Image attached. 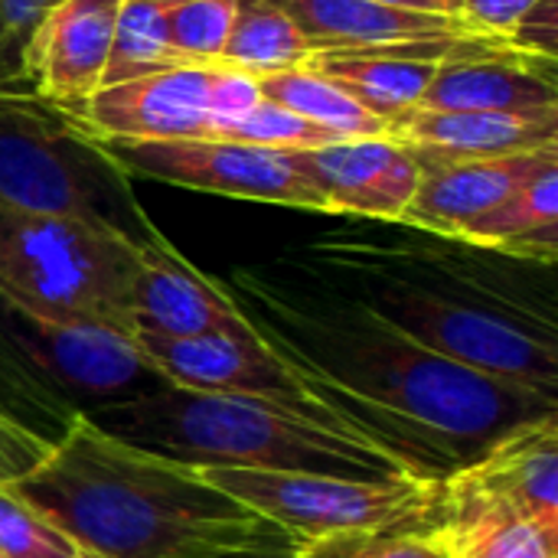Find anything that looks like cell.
Segmentation results:
<instances>
[{
  "label": "cell",
  "mask_w": 558,
  "mask_h": 558,
  "mask_svg": "<svg viewBox=\"0 0 558 558\" xmlns=\"http://www.w3.org/2000/svg\"><path fill=\"white\" fill-rule=\"evenodd\" d=\"M52 451V441L36 428L0 412V487H13L29 477Z\"/></svg>",
  "instance_id": "obj_31"
},
{
  "label": "cell",
  "mask_w": 558,
  "mask_h": 558,
  "mask_svg": "<svg viewBox=\"0 0 558 558\" xmlns=\"http://www.w3.org/2000/svg\"><path fill=\"white\" fill-rule=\"evenodd\" d=\"M226 291L311 399L422 477H451L558 396L451 363L392 330L304 265L242 268Z\"/></svg>",
  "instance_id": "obj_1"
},
{
  "label": "cell",
  "mask_w": 558,
  "mask_h": 558,
  "mask_svg": "<svg viewBox=\"0 0 558 558\" xmlns=\"http://www.w3.org/2000/svg\"><path fill=\"white\" fill-rule=\"evenodd\" d=\"M75 546L49 526L13 487H0V556L52 558L72 553Z\"/></svg>",
  "instance_id": "obj_29"
},
{
  "label": "cell",
  "mask_w": 558,
  "mask_h": 558,
  "mask_svg": "<svg viewBox=\"0 0 558 558\" xmlns=\"http://www.w3.org/2000/svg\"><path fill=\"white\" fill-rule=\"evenodd\" d=\"M196 468L213 487L255 510L301 546L333 536L445 523V481L438 477H350L216 464Z\"/></svg>",
  "instance_id": "obj_6"
},
{
  "label": "cell",
  "mask_w": 558,
  "mask_h": 558,
  "mask_svg": "<svg viewBox=\"0 0 558 558\" xmlns=\"http://www.w3.org/2000/svg\"><path fill=\"white\" fill-rule=\"evenodd\" d=\"M445 530L454 558H558V530L487 497L445 484Z\"/></svg>",
  "instance_id": "obj_22"
},
{
  "label": "cell",
  "mask_w": 558,
  "mask_h": 558,
  "mask_svg": "<svg viewBox=\"0 0 558 558\" xmlns=\"http://www.w3.org/2000/svg\"><path fill=\"white\" fill-rule=\"evenodd\" d=\"M445 484L558 530V415L523 422L500 435Z\"/></svg>",
  "instance_id": "obj_16"
},
{
  "label": "cell",
  "mask_w": 558,
  "mask_h": 558,
  "mask_svg": "<svg viewBox=\"0 0 558 558\" xmlns=\"http://www.w3.org/2000/svg\"><path fill=\"white\" fill-rule=\"evenodd\" d=\"M454 242L497 252L517 262L556 268L558 258V163L539 170L526 186L487 216L461 229Z\"/></svg>",
  "instance_id": "obj_20"
},
{
  "label": "cell",
  "mask_w": 558,
  "mask_h": 558,
  "mask_svg": "<svg viewBox=\"0 0 558 558\" xmlns=\"http://www.w3.org/2000/svg\"><path fill=\"white\" fill-rule=\"evenodd\" d=\"M399 10H415V13H438V16H461L464 0H379Z\"/></svg>",
  "instance_id": "obj_34"
},
{
  "label": "cell",
  "mask_w": 558,
  "mask_h": 558,
  "mask_svg": "<svg viewBox=\"0 0 558 558\" xmlns=\"http://www.w3.org/2000/svg\"><path fill=\"white\" fill-rule=\"evenodd\" d=\"M36 101L39 98L23 95L20 85L0 88V203L23 213L108 222L131 232L105 206L78 157L69 154L65 137H72V131L62 118L52 121Z\"/></svg>",
  "instance_id": "obj_8"
},
{
  "label": "cell",
  "mask_w": 558,
  "mask_h": 558,
  "mask_svg": "<svg viewBox=\"0 0 558 558\" xmlns=\"http://www.w3.org/2000/svg\"><path fill=\"white\" fill-rule=\"evenodd\" d=\"M239 0H183L163 7L173 62H216L235 23Z\"/></svg>",
  "instance_id": "obj_26"
},
{
  "label": "cell",
  "mask_w": 558,
  "mask_h": 558,
  "mask_svg": "<svg viewBox=\"0 0 558 558\" xmlns=\"http://www.w3.org/2000/svg\"><path fill=\"white\" fill-rule=\"evenodd\" d=\"M222 59L173 62L147 75L95 88L82 105L56 111L78 141H183L213 137Z\"/></svg>",
  "instance_id": "obj_9"
},
{
  "label": "cell",
  "mask_w": 558,
  "mask_h": 558,
  "mask_svg": "<svg viewBox=\"0 0 558 558\" xmlns=\"http://www.w3.org/2000/svg\"><path fill=\"white\" fill-rule=\"evenodd\" d=\"M141 3H154V7H173V3H183V0H141Z\"/></svg>",
  "instance_id": "obj_35"
},
{
  "label": "cell",
  "mask_w": 558,
  "mask_h": 558,
  "mask_svg": "<svg viewBox=\"0 0 558 558\" xmlns=\"http://www.w3.org/2000/svg\"><path fill=\"white\" fill-rule=\"evenodd\" d=\"M134 343L144 353L147 366L157 373V379L170 389L203 392V396H248L301 412L330 415L311 399V392L298 383V376L255 333L157 337V333L134 330Z\"/></svg>",
  "instance_id": "obj_11"
},
{
  "label": "cell",
  "mask_w": 558,
  "mask_h": 558,
  "mask_svg": "<svg viewBox=\"0 0 558 558\" xmlns=\"http://www.w3.org/2000/svg\"><path fill=\"white\" fill-rule=\"evenodd\" d=\"M558 163V147L517 154V157H490V160H458L422 167V183L415 199L409 203L399 226L458 239L464 226L497 209L520 186H526L539 170Z\"/></svg>",
  "instance_id": "obj_18"
},
{
  "label": "cell",
  "mask_w": 558,
  "mask_h": 558,
  "mask_svg": "<svg viewBox=\"0 0 558 558\" xmlns=\"http://www.w3.org/2000/svg\"><path fill=\"white\" fill-rule=\"evenodd\" d=\"M121 3L124 0H56L46 10L23 56V78L39 101L65 111L101 85Z\"/></svg>",
  "instance_id": "obj_14"
},
{
  "label": "cell",
  "mask_w": 558,
  "mask_h": 558,
  "mask_svg": "<svg viewBox=\"0 0 558 558\" xmlns=\"http://www.w3.org/2000/svg\"><path fill=\"white\" fill-rule=\"evenodd\" d=\"M56 0H0V88L20 85L26 46Z\"/></svg>",
  "instance_id": "obj_30"
},
{
  "label": "cell",
  "mask_w": 558,
  "mask_h": 558,
  "mask_svg": "<svg viewBox=\"0 0 558 558\" xmlns=\"http://www.w3.org/2000/svg\"><path fill=\"white\" fill-rule=\"evenodd\" d=\"M216 141L271 147V150H317V147L337 144L343 137H337V134L304 121L301 114H294V111L262 98L248 114H242L239 121L226 124Z\"/></svg>",
  "instance_id": "obj_28"
},
{
  "label": "cell",
  "mask_w": 558,
  "mask_h": 558,
  "mask_svg": "<svg viewBox=\"0 0 558 558\" xmlns=\"http://www.w3.org/2000/svg\"><path fill=\"white\" fill-rule=\"evenodd\" d=\"M510 43L530 56H539V59H549L556 62L558 49V13L556 0H539L513 29Z\"/></svg>",
  "instance_id": "obj_32"
},
{
  "label": "cell",
  "mask_w": 558,
  "mask_h": 558,
  "mask_svg": "<svg viewBox=\"0 0 558 558\" xmlns=\"http://www.w3.org/2000/svg\"><path fill=\"white\" fill-rule=\"evenodd\" d=\"M307 69L330 78L369 114L402 124L425 98L438 62L405 56H366V52H314Z\"/></svg>",
  "instance_id": "obj_21"
},
{
  "label": "cell",
  "mask_w": 558,
  "mask_h": 558,
  "mask_svg": "<svg viewBox=\"0 0 558 558\" xmlns=\"http://www.w3.org/2000/svg\"><path fill=\"white\" fill-rule=\"evenodd\" d=\"M294 558H454L445 523L304 543Z\"/></svg>",
  "instance_id": "obj_27"
},
{
  "label": "cell",
  "mask_w": 558,
  "mask_h": 558,
  "mask_svg": "<svg viewBox=\"0 0 558 558\" xmlns=\"http://www.w3.org/2000/svg\"><path fill=\"white\" fill-rule=\"evenodd\" d=\"M422 167L517 157L558 147V108L543 111H428L415 108L396 124Z\"/></svg>",
  "instance_id": "obj_17"
},
{
  "label": "cell",
  "mask_w": 558,
  "mask_h": 558,
  "mask_svg": "<svg viewBox=\"0 0 558 558\" xmlns=\"http://www.w3.org/2000/svg\"><path fill=\"white\" fill-rule=\"evenodd\" d=\"M16 340L46 376L85 399H95L98 405L163 386L137 350L134 333L124 330L23 320V333Z\"/></svg>",
  "instance_id": "obj_15"
},
{
  "label": "cell",
  "mask_w": 558,
  "mask_h": 558,
  "mask_svg": "<svg viewBox=\"0 0 558 558\" xmlns=\"http://www.w3.org/2000/svg\"><path fill=\"white\" fill-rule=\"evenodd\" d=\"M418 108L428 111H543L558 108L556 62L513 43L438 62Z\"/></svg>",
  "instance_id": "obj_19"
},
{
  "label": "cell",
  "mask_w": 558,
  "mask_h": 558,
  "mask_svg": "<svg viewBox=\"0 0 558 558\" xmlns=\"http://www.w3.org/2000/svg\"><path fill=\"white\" fill-rule=\"evenodd\" d=\"M255 82H258V95L265 101H275V105L301 114L304 121H311V124L343 137V141L396 137V128L389 121L369 114L343 88H337L330 78H324L320 72H314L307 65L265 72V75H255Z\"/></svg>",
  "instance_id": "obj_23"
},
{
  "label": "cell",
  "mask_w": 558,
  "mask_h": 558,
  "mask_svg": "<svg viewBox=\"0 0 558 558\" xmlns=\"http://www.w3.org/2000/svg\"><path fill=\"white\" fill-rule=\"evenodd\" d=\"M137 239L0 203V301L23 320L134 333Z\"/></svg>",
  "instance_id": "obj_5"
},
{
  "label": "cell",
  "mask_w": 558,
  "mask_h": 558,
  "mask_svg": "<svg viewBox=\"0 0 558 558\" xmlns=\"http://www.w3.org/2000/svg\"><path fill=\"white\" fill-rule=\"evenodd\" d=\"M311 56H314V46L278 3L239 0L235 23L219 59L252 75H265V72L304 65Z\"/></svg>",
  "instance_id": "obj_24"
},
{
  "label": "cell",
  "mask_w": 558,
  "mask_h": 558,
  "mask_svg": "<svg viewBox=\"0 0 558 558\" xmlns=\"http://www.w3.org/2000/svg\"><path fill=\"white\" fill-rule=\"evenodd\" d=\"M105 163L128 177H147L157 183L271 203L288 209L324 213L317 190L298 170L291 150L232 144V141H82Z\"/></svg>",
  "instance_id": "obj_7"
},
{
  "label": "cell",
  "mask_w": 558,
  "mask_h": 558,
  "mask_svg": "<svg viewBox=\"0 0 558 558\" xmlns=\"http://www.w3.org/2000/svg\"><path fill=\"white\" fill-rule=\"evenodd\" d=\"M13 490L88 558H294L301 543L213 487L196 464L134 448L72 412Z\"/></svg>",
  "instance_id": "obj_2"
},
{
  "label": "cell",
  "mask_w": 558,
  "mask_h": 558,
  "mask_svg": "<svg viewBox=\"0 0 558 558\" xmlns=\"http://www.w3.org/2000/svg\"><path fill=\"white\" fill-rule=\"evenodd\" d=\"M0 558H3V556H0Z\"/></svg>",
  "instance_id": "obj_37"
},
{
  "label": "cell",
  "mask_w": 558,
  "mask_h": 558,
  "mask_svg": "<svg viewBox=\"0 0 558 558\" xmlns=\"http://www.w3.org/2000/svg\"><path fill=\"white\" fill-rule=\"evenodd\" d=\"M307 36L314 52H366L448 62L484 52L510 39H497L471 26L464 16H438L399 10L379 0H271Z\"/></svg>",
  "instance_id": "obj_10"
},
{
  "label": "cell",
  "mask_w": 558,
  "mask_h": 558,
  "mask_svg": "<svg viewBox=\"0 0 558 558\" xmlns=\"http://www.w3.org/2000/svg\"><path fill=\"white\" fill-rule=\"evenodd\" d=\"M163 65H173V52H170V43H167L163 7L141 3V0H124L121 10H118L114 39H111L108 62H105L98 88L147 75V72L163 69Z\"/></svg>",
  "instance_id": "obj_25"
},
{
  "label": "cell",
  "mask_w": 558,
  "mask_h": 558,
  "mask_svg": "<svg viewBox=\"0 0 558 558\" xmlns=\"http://www.w3.org/2000/svg\"><path fill=\"white\" fill-rule=\"evenodd\" d=\"M539 0H464V10L461 16L477 26L481 33L487 36H497V39H510L517 23L536 7Z\"/></svg>",
  "instance_id": "obj_33"
},
{
  "label": "cell",
  "mask_w": 558,
  "mask_h": 558,
  "mask_svg": "<svg viewBox=\"0 0 558 558\" xmlns=\"http://www.w3.org/2000/svg\"><path fill=\"white\" fill-rule=\"evenodd\" d=\"M52 558H88V556H82L78 549H72V553H62V556H52Z\"/></svg>",
  "instance_id": "obj_36"
},
{
  "label": "cell",
  "mask_w": 558,
  "mask_h": 558,
  "mask_svg": "<svg viewBox=\"0 0 558 558\" xmlns=\"http://www.w3.org/2000/svg\"><path fill=\"white\" fill-rule=\"evenodd\" d=\"M108 435L183 464L314 471L350 477H422L343 422L248 396L170 386L85 412Z\"/></svg>",
  "instance_id": "obj_4"
},
{
  "label": "cell",
  "mask_w": 558,
  "mask_h": 558,
  "mask_svg": "<svg viewBox=\"0 0 558 558\" xmlns=\"http://www.w3.org/2000/svg\"><path fill=\"white\" fill-rule=\"evenodd\" d=\"M510 262L340 235L317 242L298 265L418 347L558 396L556 301L507 271Z\"/></svg>",
  "instance_id": "obj_3"
},
{
  "label": "cell",
  "mask_w": 558,
  "mask_h": 558,
  "mask_svg": "<svg viewBox=\"0 0 558 558\" xmlns=\"http://www.w3.org/2000/svg\"><path fill=\"white\" fill-rule=\"evenodd\" d=\"M134 327L157 337L252 333L226 284L193 268L154 226L137 239Z\"/></svg>",
  "instance_id": "obj_13"
},
{
  "label": "cell",
  "mask_w": 558,
  "mask_h": 558,
  "mask_svg": "<svg viewBox=\"0 0 558 558\" xmlns=\"http://www.w3.org/2000/svg\"><path fill=\"white\" fill-rule=\"evenodd\" d=\"M291 157L330 216L402 222L422 183L418 157L396 137L337 141Z\"/></svg>",
  "instance_id": "obj_12"
}]
</instances>
